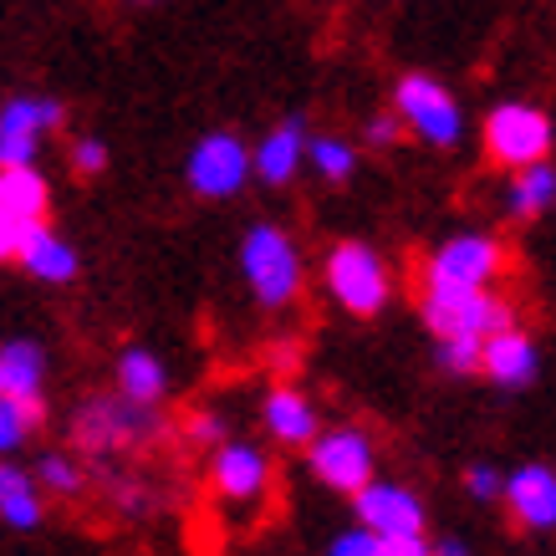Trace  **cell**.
Listing matches in <instances>:
<instances>
[{"instance_id":"obj_26","label":"cell","mask_w":556,"mask_h":556,"mask_svg":"<svg viewBox=\"0 0 556 556\" xmlns=\"http://www.w3.org/2000/svg\"><path fill=\"white\" fill-rule=\"evenodd\" d=\"M36 475H41V485L56 490V495H72V490L83 485V475H77V465H72V459H62V455H41Z\"/></svg>"},{"instance_id":"obj_10","label":"cell","mask_w":556,"mask_h":556,"mask_svg":"<svg viewBox=\"0 0 556 556\" xmlns=\"http://www.w3.org/2000/svg\"><path fill=\"white\" fill-rule=\"evenodd\" d=\"M62 123V102L47 98H11L0 108V164H31L41 134Z\"/></svg>"},{"instance_id":"obj_8","label":"cell","mask_w":556,"mask_h":556,"mask_svg":"<svg viewBox=\"0 0 556 556\" xmlns=\"http://www.w3.org/2000/svg\"><path fill=\"white\" fill-rule=\"evenodd\" d=\"M393 98H399V113H404L408 128H414L424 143H434V149H450L459 138V128H465L455 98H450L434 77H404Z\"/></svg>"},{"instance_id":"obj_32","label":"cell","mask_w":556,"mask_h":556,"mask_svg":"<svg viewBox=\"0 0 556 556\" xmlns=\"http://www.w3.org/2000/svg\"><path fill=\"white\" fill-rule=\"evenodd\" d=\"M368 138H372V143H388V138H393V118H372L368 123Z\"/></svg>"},{"instance_id":"obj_28","label":"cell","mask_w":556,"mask_h":556,"mask_svg":"<svg viewBox=\"0 0 556 556\" xmlns=\"http://www.w3.org/2000/svg\"><path fill=\"white\" fill-rule=\"evenodd\" d=\"M26 219H16L11 210H0V261H11V255H21V240H26Z\"/></svg>"},{"instance_id":"obj_24","label":"cell","mask_w":556,"mask_h":556,"mask_svg":"<svg viewBox=\"0 0 556 556\" xmlns=\"http://www.w3.org/2000/svg\"><path fill=\"white\" fill-rule=\"evenodd\" d=\"M306 153H312V164H317L327 179H353V169H357L353 143H338V138H312Z\"/></svg>"},{"instance_id":"obj_23","label":"cell","mask_w":556,"mask_h":556,"mask_svg":"<svg viewBox=\"0 0 556 556\" xmlns=\"http://www.w3.org/2000/svg\"><path fill=\"white\" fill-rule=\"evenodd\" d=\"M36 424H41V399H21V393H5V399H0V455L21 450Z\"/></svg>"},{"instance_id":"obj_7","label":"cell","mask_w":556,"mask_h":556,"mask_svg":"<svg viewBox=\"0 0 556 556\" xmlns=\"http://www.w3.org/2000/svg\"><path fill=\"white\" fill-rule=\"evenodd\" d=\"M506 270V251L490 236H455L429 255L424 281H450V287H495V276Z\"/></svg>"},{"instance_id":"obj_12","label":"cell","mask_w":556,"mask_h":556,"mask_svg":"<svg viewBox=\"0 0 556 556\" xmlns=\"http://www.w3.org/2000/svg\"><path fill=\"white\" fill-rule=\"evenodd\" d=\"M506 506L526 531H556V470L526 465L506 480Z\"/></svg>"},{"instance_id":"obj_27","label":"cell","mask_w":556,"mask_h":556,"mask_svg":"<svg viewBox=\"0 0 556 556\" xmlns=\"http://www.w3.org/2000/svg\"><path fill=\"white\" fill-rule=\"evenodd\" d=\"M332 552H338V556H388L383 552V536H378V531H368V526L342 531V536L332 541Z\"/></svg>"},{"instance_id":"obj_21","label":"cell","mask_w":556,"mask_h":556,"mask_svg":"<svg viewBox=\"0 0 556 556\" xmlns=\"http://www.w3.org/2000/svg\"><path fill=\"white\" fill-rule=\"evenodd\" d=\"M0 521L16 526V531H31L41 521V495H36V480L16 470V465H0Z\"/></svg>"},{"instance_id":"obj_5","label":"cell","mask_w":556,"mask_h":556,"mask_svg":"<svg viewBox=\"0 0 556 556\" xmlns=\"http://www.w3.org/2000/svg\"><path fill=\"white\" fill-rule=\"evenodd\" d=\"M485 149L506 164V169H526V164H541L546 149H552V123L541 108H526V102H506L485 118Z\"/></svg>"},{"instance_id":"obj_31","label":"cell","mask_w":556,"mask_h":556,"mask_svg":"<svg viewBox=\"0 0 556 556\" xmlns=\"http://www.w3.org/2000/svg\"><path fill=\"white\" fill-rule=\"evenodd\" d=\"M189 434L204 439V444H215V439H219V419H215V414H200V419L189 424Z\"/></svg>"},{"instance_id":"obj_22","label":"cell","mask_w":556,"mask_h":556,"mask_svg":"<svg viewBox=\"0 0 556 556\" xmlns=\"http://www.w3.org/2000/svg\"><path fill=\"white\" fill-rule=\"evenodd\" d=\"M118 388L128 399H138V404H153V399L164 393V363L153 353H143V348L123 353L118 357Z\"/></svg>"},{"instance_id":"obj_13","label":"cell","mask_w":556,"mask_h":556,"mask_svg":"<svg viewBox=\"0 0 556 556\" xmlns=\"http://www.w3.org/2000/svg\"><path fill=\"white\" fill-rule=\"evenodd\" d=\"M480 368L495 378V383L506 388H526L536 378L541 357H536V342L526 338L521 327H501V332H490L485 338V353H480Z\"/></svg>"},{"instance_id":"obj_25","label":"cell","mask_w":556,"mask_h":556,"mask_svg":"<svg viewBox=\"0 0 556 556\" xmlns=\"http://www.w3.org/2000/svg\"><path fill=\"white\" fill-rule=\"evenodd\" d=\"M480 353H485L480 338H439L434 342V363L450 372H475L480 368Z\"/></svg>"},{"instance_id":"obj_29","label":"cell","mask_w":556,"mask_h":556,"mask_svg":"<svg viewBox=\"0 0 556 556\" xmlns=\"http://www.w3.org/2000/svg\"><path fill=\"white\" fill-rule=\"evenodd\" d=\"M72 164H77V174H102L108 169V149H102L98 138H83V143L72 149Z\"/></svg>"},{"instance_id":"obj_17","label":"cell","mask_w":556,"mask_h":556,"mask_svg":"<svg viewBox=\"0 0 556 556\" xmlns=\"http://www.w3.org/2000/svg\"><path fill=\"white\" fill-rule=\"evenodd\" d=\"M47 179L31 164H0V210H11L26 225H41L47 215Z\"/></svg>"},{"instance_id":"obj_2","label":"cell","mask_w":556,"mask_h":556,"mask_svg":"<svg viewBox=\"0 0 556 556\" xmlns=\"http://www.w3.org/2000/svg\"><path fill=\"white\" fill-rule=\"evenodd\" d=\"M240 270H245V281H251L261 306H287L296 296V287H302V255H296L287 230H276V225H255L245 236Z\"/></svg>"},{"instance_id":"obj_4","label":"cell","mask_w":556,"mask_h":556,"mask_svg":"<svg viewBox=\"0 0 556 556\" xmlns=\"http://www.w3.org/2000/svg\"><path fill=\"white\" fill-rule=\"evenodd\" d=\"M327 287L353 317H372L388 302V270L363 240H342L338 251L327 255Z\"/></svg>"},{"instance_id":"obj_9","label":"cell","mask_w":556,"mask_h":556,"mask_svg":"<svg viewBox=\"0 0 556 556\" xmlns=\"http://www.w3.org/2000/svg\"><path fill=\"white\" fill-rule=\"evenodd\" d=\"M312 475L332 490H363L372 480V444L357 429H338V434H321L312 444Z\"/></svg>"},{"instance_id":"obj_19","label":"cell","mask_w":556,"mask_h":556,"mask_svg":"<svg viewBox=\"0 0 556 556\" xmlns=\"http://www.w3.org/2000/svg\"><path fill=\"white\" fill-rule=\"evenodd\" d=\"M41 378H47V357H41L36 342H5L0 348V383H5V393L41 399Z\"/></svg>"},{"instance_id":"obj_11","label":"cell","mask_w":556,"mask_h":556,"mask_svg":"<svg viewBox=\"0 0 556 556\" xmlns=\"http://www.w3.org/2000/svg\"><path fill=\"white\" fill-rule=\"evenodd\" d=\"M143 429H153V414L149 404H138V399H92V404L77 414V439H83L87 450H118L128 439H138Z\"/></svg>"},{"instance_id":"obj_3","label":"cell","mask_w":556,"mask_h":556,"mask_svg":"<svg viewBox=\"0 0 556 556\" xmlns=\"http://www.w3.org/2000/svg\"><path fill=\"white\" fill-rule=\"evenodd\" d=\"M357 521L383 536L388 556H419L424 552V506L404 485H363L353 490Z\"/></svg>"},{"instance_id":"obj_33","label":"cell","mask_w":556,"mask_h":556,"mask_svg":"<svg viewBox=\"0 0 556 556\" xmlns=\"http://www.w3.org/2000/svg\"><path fill=\"white\" fill-rule=\"evenodd\" d=\"M0 399H5V383H0Z\"/></svg>"},{"instance_id":"obj_1","label":"cell","mask_w":556,"mask_h":556,"mask_svg":"<svg viewBox=\"0 0 556 556\" xmlns=\"http://www.w3.org/2000/svg\"><path fill=\"white\" fill-rule=\"evenodd\" d=\"M424 321L434 338H480L510 327V306L490 287H450V281H424Z\"/></svg>"},{"instance_id":"obj_20","label":"cell","mask_w":556,"mask_h":556,"mask_svg":"<svg viewBox=\"0 0 556 556\" xmlns=\"http://www.w3.org/2000/svg\"><path fill=\"white\" fill-rule=\"evenodd\" d=\"M556 204V169H546V159L541 164H526V169H516V179H510V194H506V210L510 215H541V210H552Z\"/></svg>"},{"instance_id":"obj_14","label":"cell","mask_w":556,"mask_h":556,"mask_svg":"<svg viewBox=\"0 0 556 556\" xmlns=\"http://www.w3.org/2000/svg\"><path fill=\"white\" fill-rule=\"evenodd\" d=\"M215 490L225 501H255L266 490V459H261V450H251V444H219Z\"/></svg>"},{"instance_id":"obj_15","label":"cell","mask_w":556,"mask_h":556,"mask_svg":"<svg viewBox=\"0 0 556 556\" xmlns=\"http://www.w3.org/2000/svg\"><path fill=\"white\" fill-rule=\"evenodd\" d=\"M302 159H306V128H302V118H287L255 149V174H261L266 185H287L291 174L302 169Z\"/></svg>"},{"instance_id":"obj_18","label":"cell","mask_w":556,"mask_h":556,"mask_svg":"<svg viewBox=\"0 0 556 556\" xmlns=\"http://www.w3.org/2000/svg\"><path fill=\"white\" fill-rule=\"evenodd\" d=\"M266 429L281 439V444H312L317 414H312V404H306L296 388H270L266 393Z\"/></svg>"},{"instance_id":"obj_16","label":"cell","mask_w":556,"mask_h":556,"mask_svg":"<svg viewBox=\"0 0 556 556\" xmlns=\"http://www.w3.org/2000/svg\"><path fill=\"white\" fill-rule=\"evenodd\" d=\"M16 261L31 270L36 281H72V276H77V251H72L67 240L51 236L47 225H31V230H26Z\"/></svg>"},{"instance_id":"obj_30","label":"cell","mask_w":556,"mask_h":556,"mask_svg":"<svg viewBox=\"0 0 556 556\" xmlns=\"http://www.w3.org/2000/svg\"><path fill=\"white\" fill-rule=\"evenodd\" d=\"M465 485H470V495H475V501H495V495H506V480H501V475H495V470H485V465H480V470H470V475H465Z\"/></svg>"},{"instance_id":"obj_6","label":"cell","mask_w":556,"mask_h":556,"mask_svg":"<svg viewBox=\"0 0 556 556\" xmlns=\"http://www.w3.org/2000/svg\"><path fill=\"white\" fill-rule=\"evenodd\" d=\"M251 169H255V153L245 149L236 134H210L189 153L185 179L204 200H230V194H240V185H245Z\"/></svg>"}]
</instances>
